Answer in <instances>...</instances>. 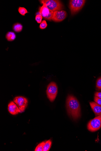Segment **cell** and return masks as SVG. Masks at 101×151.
<instances>
[{"label": "cell", "instance_id": "obj_1", "mask_svg": "<svg viewBox=\"0 0 101 151\" xmlns=\"http://www.w3.org/2000/svg\"><path fill=\"white\" fill-rule=\"evenodd\" d=\"M66 107L69 114L74 119L81 116V107L80 103L76 98L71 95L68 96L66 101Z\"/></svg>", "mask_w": 101, "mask_h": 151}, {"label": "cell", "instance_id": "obj_2", "mask_svg": "<svg viewBox=\"0 0 101 151\" xmlns=\"http://www.w3.org/2000/svg\"><path fill=\"white\" fill-rule=\"evenodd\" d=\"M41 4H45L48 9L52 12L62 10L64 6L60 1L57 0H42L40 1Z\"/></svg>", "mask_w": 101, "mask_h": 151}, {"label": "cell", "instance_id": "obj_3", "mask_svg": "<svg viewBox=\"0 0 101 151\" xmlns=\"http://www.w3.org/2000/svg\"><path fill=\"white\" fill-rule=\"evenodd\" d=\"M84 0H71L70 1L69 8L71 14L74 15L79 12L84 6Z\"/></svg>", "mask_w": 101, "mask_h": 151}, {"label": "cell", "instance_id": "obj_4", "mask_svg": "<svg viewBox=\"0 0 101 151\" xmlns=\"http://www.w3.org/2000/svg\"><path fill=\"white\" fill-rule=\"evenodd\" d=\"M87 128L90 131L94 132L101 128V115L96 116L89 122Z\"/></svg>", "mask_w": 101, "mask_h": 151}, {"label": "cell", "instance_id": "obj_5", "mask_svg": "<svg viewBox=\"0 0 101 151\" xmlns=\"http://www.w3.org/2000/svg\"><path fill=\"white\" fill-rule=\"evenodd\" d=\"M47 93L48 98L50 101H53L55 99L57 93V88L54 82H52L48 86Z\"/></svg>", "mask_w": 101, "mask_h": 151}, {"label": "cell", "instance_id": "obj_6", "mask_svg": "<svg viewBox=\"0 0 101 151\" xmlns=\"http://www.w3.org/2000/svg\"><path fill=\"white\" fill-rule=\"evenodd\" d=\"M43 4V6L39 8V14L46 20L51 21L52 19L54 12L50 11L45 4Z\"/></svg>", "mask_w": 101, "mask_h": 151}, {"label": "cell", "instance_id": "obj_7", "mask_svg": "<svg viewBox=\"0 0 101 151\" xmlns=\"http://www.w3.org/2000/svg\"><path fill=\"white\" fill-rule=\"evenodd\" d=\"M13 101L18 106L21 112L24 111L27 106L28 103L26 98L22 96L17 97L14 99Z\"/></svg>", "mask_w": 101, "mask_h": 151}, {"label": "cell", "instance_id": "obj_8", "mask_svg": "<svg viewBox=\"0 0 101 151\" xmlns=\"http://www.w3.org/2000/svg\"><path fill=\"white\" fill-rule=\"evenodd\" d=\"M67 13L64 10L54 12L52 20L55 22H60L63 21L67 16Z\"/></svg>", "mask_w": 101, "mask_h": 151}, {"label": "cell", "instance_id": "obj_9", "mask_svg": "<svg viewBox=\"0 0 101 151\" xmlns=\"http://www.w3.org/2000/svg\"><path fill=\"white\" fill-rule=\"evenodd\" d=\"M8 110L9 113L13 115H15L21 113V111L18 106L13 101H11L9 104Z\"/></svg>", "mask_w": 101, "mask_h": 151}, {"label": "cell", "instance_id": "obj_10", "mask_svg": "<svg viewBox=\"0 0 101 151\" xmlns=\"http://www.w3.org/2000/svg\"><path fill=\"white\" fill-rule=\"evenodd\" d=\"M90 104L95 116L101 115V106L94 102H90Z\"/></svg>", "mask_w": 101, "mask_h": 151}, {"label": "cell", "instance_id": "obj_11", "mask_svg": "<svg viewBox=\"0 0 101 151\" xmlns=\"http://www.w3.org/2000/svg\"><path fill=\"white\" fill-rule=\"evenodd\" d=\"M6 38L8 41L12 42L16 38V36L15 33L12 32H8L6 34Z\"/></svg>", "mask_w": 101, "mask_h": 151}, {"label": "cell", "instance_id": "obj_12", "mask_svg": "<svg viewBox=\"0 0 101 151\" xmlns=\"http://www.w3.org/2000/svg\"><path fill=\"white\" fill-rule=\"evenodd\" d=\"M23 29L22 25L20 23H16L13 26V29L15 32L19 33L21 32Z\"/></svg>", "mask_w": 101, "mask_h": 151}, {"label": "cell", "instance_id": "obj_13", "mask_svg": "<svg viewBox=\"0 0 101 151\" xmlns=\"http://www.w3.org/2000/svg\"><path fill=\"white\" fill-rule=\"evenodd\" d=\"M52 142L51 140L46 141L44 147L43 151H48L50 150L52 145Z\"/></svg>", "mask_w": 101, "mask_h": 151}, {"label": "cell", "instance_id": "obj_14", "mask_svg": "<svg viewBox=\"0 0 101 151\" xmlns=\"http://www.w3.org/2000/svg\"><path fill=\"white\" fill-rule=\"evenodd\" d=\"M46 141L43 142L39 144L36 147L35 151H43V147Z\"/></svg>", "mask_w": 101, "mask_h": 151}, {"label": "cell", "instance_id": "obj_15", "mask_svg": "<svg viewBox=\"0 0 101 151\" xmlns=\"http://www.w3.org/2000/svg\"><path fill=\"white\" fill-rule=\"evenodd\" d=\"M18 11L20 14L23 16H25L26 14L28 13L26 9L24 7H19Z\"/></svg>", "mask_w": 101, "mask_h": 151}, {"label": "cell", "instance_id": "obj_16", "mask_svg": "<svg viewBox=\"0 0 101 151\" xmlns=\"http://www.w3.org/2000/svg\"><path fill=\"white\" fill-rule=\"evenodd\" d=\"M96 87L97 90L101 91V77L99 78L97 80Z\"/></svg>", "mask_w": 101, "mask_h": 151}, {"label": "cell", "instance_id": "obj_17", "mask_svg": "<svg viewBox=\"0 0 101 151\" xmlns=\"http://www.w3.org/2000/svg\"><path fill=\"white\" fill-rule=\"evenodd\" d=\"M47 26V24L46 21L45 20H43L40 23L39 27L41 29H45Z\"/></svg>", "mask_w": 101, "mask_h": 151}, {"label": "cell", "instance_id": "obj_18", "mask_svg": "<svg viewBox=\"0 0 101 151\" xmlns=\"http://www.w3.org/2000/svg\"><path fill=\"white\" fill-rule=\"evenodd\" d=\"M43 17L40 14H37L35 17V19L38 23H40L42 22Z\"/></svg>", "mask_w": 101, "mask_h": 151}, {"label": "cell", "instance_id": "obj_19", "mask_svg": "<svg viewBox=\"0 0 101 151\" xmlns=\"http://www.w3.org/2000/svg\"><path fill=\"white\" fill-rule=\"evenodd\" d=\"M94 101L96 103L101 106V99L95 96Z\"/></svg>", "mask_w": 101, "mask_h": 151}, {"label": "cell", "instance_id": "obj_20", "mask_svg": "<svg viewBox=\"0 0 101 151\" xmlns=\"http://www.w3.org/2000/svg\"><path fill=\"white\" fill-rule=\"evenodd\" d=\"M94 95L95 96L101 99V92H96L95 93Z\"/></svg>", "mask_w": 101, "mask_h": 151}]
</instances>
